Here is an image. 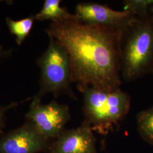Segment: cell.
<instances>
[{"label": "cell", "mask_w": 153, "mask_h": 153, "mask_svg": "<svg viewBox=\"0 0 153 153\" xmlns=\"http://www.w3.org/2000/svg\"><path fill=\"white\" fill-rule=\"evenodd\" d=\"M13 49L5 50L4 47L0 44V58H6L11 55Z\"/></svg>", "instance_id": "14"}, {"label": "cell", "mask_w": 153, "mask_h": 153, "mask_svg": "<svg viewBox=\"0 0 153 153\" xmlns=\"http://www.w3.org/2000/svg\"><path fill=\"white\" fill-rule=\"evenodd\" d=\"M80 91L83 97L84 120L82 125L92 131L107 134L129 112L131 97L120 88L106 91L88 87Z\"/></svg>", "instance_id": "3"}, {"label": "cell", "mask_w": 153, "mask_h": 153, "mask_svg": "<svg viewBox=\"0 0 153 153\" xmlns=\"http://www.w3.org/2000/svg\"><path fill=\"white\" fill-rule=\"evenodd\" d=\"M41 100L35 96L33 97L25 115L26 119L32 122L45 137L54 141L65 130L66 125L71 119L69 107L55 100L42 104Z\"/></svg>", "instance_id": "5"}, {"label": "cell", "mask_w": 153, "mask_h": 153, "mask_svg": "<svg viewBox=\"0 0 153 153\" xmlns=\"http://www.w3.org/2000/svg\"><path fill=\"white\" fill-rule=\"evenodd\" d=\"M48 153H98L92 130L83 126L65 129L53 142Z\"/></svg>", "instance_id": "8"}, {"label": "cell", "mask_w": 153, "mask_h": 153, "mask_svg": "<svg viewBox=\"0 0 153 153\" xmlns=\"http://www.w3.org/2000/svg\"><path fill=\"white\" fill-rule=\"evenodd\" d=\"M137 130L143 140L153 146V106L137 115Z\"/></svg>", "instance_id": "11"}, {"label": "cell", "mask_w": 153, "mask_h": 153, "mask_svg": "<svg viewBox=\"0 0 153 153\" xmlns=\"http://www.w3.org/2000/svg\"><path fill=\"white\" fill-rule=\"evenodd\" d=\"M49 36L47 49L37 60L40 69V90L35 97L42 99L47 94L57 98L62 94L76 100L71 87V68L69 55L64 48L52 36Z\"/></svg>", "instance_id": "4"}, {"label": "cell", "mask_w": 153, "mask_h": 153, "mask_svg": "<svg viewBox=\"0 0 153 153\" xmlns=\"http://www.w3.org/2000/svg\"><path fill=\"white\" fill-rule=\"evenodd\" d=\"M45 31L67 51L72 82L79 91L88 87L106 91L120 88L123 29L75 18L51 22Z\"/></svg>", "instance_id": "1"}, {"label": "cell", "mask_w": 153, "mask_h": 153, "mask_svg": "<svg viewBox=\"0 0 153 153\" xmlns=\"http://www.w3.org/2000/svg\"><path fill=\"white\" fill-rule=\"evenodd\" d=\"M53 142L26 120L20 127L0 136V153H48Z\"/></svg>", "instance_id": "6"}, {"label": "cell", "mask_w": 153, "mask_h": 153, "mask_svg": "<svg viewBox=\"0 0 153 153\" xmlns=\"http://www.w3.org/2000/svg\"><path fill=\"white\" fill-rule=\"evenodd\" d=\"M35 20L34 16H30L18 21L13 20L9 17L6 18V22L9 31L11 34L16 36V40L18 45L22 44L29 35Z\"/></svg>", "instance_id": "10"}, {"label": "cell", "mask_w": 153, "mask_h": 153, "mask_svg": "<svg viewBox=\"0 0 153 153\" xmlns=\"http://www.w3.org/2000/svg\"><path fill=\"white\" fill-rule=\"evenodd\" d=\"M124 10L131 12L137 17L149 14V9L153 6V0H126L124 2Z\"/></svg>", "instance_id": "12"}, {"label": "cell", "mask_w": 153, "mask_h": 153, "mask_svg": "<svg viewBox=\"0 0 153 153\" xmlns=\"http://www.w3.org/2000/svg\"><path fill=\"white\" fill-rule=\"evenodd\" d=\"M61 2L60 0H45L41 10L34 16L35 20L56 22L76 18L74 14L61 6Z\"/></svg>", "instance_id": "9"}, {"label": "cell", "mask_w": 153, "mask_h": 153, "mask_svg": "<svg viewBox=\"0 0 153 153\" xmlns=\"http://www.w3.org/2000/svg\"><path fill=\"white\" fill-rule=\"evenodd\" d=\"M32 98H28L25 99L24 100H23L22 102H12L11 103L7 105L6 106H2L0 105V134L1 135L2 134L4 133L3 129L5 126L6 123V117L5 114L6 112L9 110V109L14 108L15 107H17L19 104H21L22 103L25 102H27L28 100H31Z\"/></svg>", "instance_id": "13"}, {"label": "cell", "mask_w": 153, "mask_h": 153, "mask_svg": "<svg viewBox=\"0 0 153 153\" xmlns=\"http://www.w3.org/2000/svg\"></svg>", "instance_id": "16"}, {"label": "cell", "mask_w": 153, "mask_h": 153, "mask_svg": "<svg viewBox=\"0 0 153 153\" xmlns=\"http://www.w3.org/2000/svg\"><path fill=\"white\" fill-rule=\"evenodd\" d=\"M152 18H153V15L152 16Z\"/></svg>", "instance_id": "15"}, {"label": "cell", "mask_w": 153, "mask_h": 153, "mask_svg": "<svg viewBox=\"0 0 153 153\" xmlns=\"http://www.w3.org/2000/svg\"><path fill=\"white\" fill-rule=\"evenodd\" d=\"M153 71V20L149 14L137 17L123 30L121 43V76L126 82Z\"/></svg>", "instance_id": "2"}, {"label": "cell", "mask_w": 153, "mask_h": 153, "mask_svg": "<svg viewBox=\"0 0 153 153\" xmlns=\"http://www.w3.org/2000/svg\"><path fill=\"white\" fill-rule=\"evenodd\" d=\"M74 15L83 23L123 30L137 18L129 11L115 10L107 6L92 2L78 4Z\"/></svg>", "instance_id": "7"}]
</instances>
